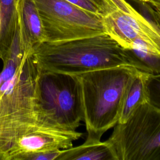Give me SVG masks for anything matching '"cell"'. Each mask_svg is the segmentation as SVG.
<instances>
[{
  "instance_id": "cell-12",
  "label": "cell",
  "mask_w": 160,
  "mask_h": 160,
  "mask_svg": "<svg viewBox=\"0 0 160 160\" xmlns=\"http://www.w3.org/2000/svg\"><path fill=\"white\" fill-rule=\"evenodd\" d=\"M58 160H117L115 152L106 140L86 142L64 149Z\"/></svg>"
},
{
  "instance_id": "cell-8",
  "label": "cell",
  "mask_w": 160,
  "mask_h": 160,
  "mask_svg": "<svg viewBox=\"0 0 160 160\" xmlns=\"http://www.w3.org/2000/svg\"><path fill=\"white\" fill-rule=\"evenodd\" d=\"M82 136L83 133L76 130L39 128L19 138L6 152L4 160H19L26 154L67 149Z\"/></svg>"
},
{
  "instance_id": "cell-13",
  "label": "cell",
  "mask_w": 160,
  "mask_h": 160,
  "mask_svg": "<svg viewBox=\"0 0 160 160\" xmlns=\"http://www.w3.org/2000/svg\"><path fill=\"white\" fill-rule=\"evenodd\" d=\"M124 49L132 66L150 74H160V54L139 45Z\"/></svg>"
},
{
  "instance_id": "cell-7",
  "label": "cell",
  "mask_w": 160,
  "mask_h": 160,
  "mask_svg": "<svg viewBox=\"0 0 160 160\" xmlns=\"http://www.w3.org/2000/svg\"><path fill=\"white\" fill-rule=\"evenodd\" d=\"M102 16L106 31L124 49L142 44L149 51L160 54V29L138 12L126 0H103Z\"/></svg>"
},
{
  "instance_id": "cell-9",
  "label": "cell",
  "mask_w": 160,
  "mask_h": 160,
  "mask_svg": "<svg viewBox=\"0 0 160 160\" xmlns=\"http://www.w3.org/2000/svg\"><path fill=\"white\" fill-rule=\"evenodd\" d=\"M18 26L33 49L45 42L41 19L34 0H20Z\"/></svg>"
},
{
  "instance_id": "cell-17",
  "label": "cell",
  "mask_w": 160,
  "mask_h": 160,
  "mask_svg": "<svg viewBox=\"0 0 160 160\" xmlns=\"http://www.w3.org/2000/svg\"><path fill=\"white\" fill-rule=\"evenodd\" d=\"M144 6L145 7L149 15L148 19L154 22L160 29V12L156 11L149 6L144 5Z\"/></svg>"
},
{
  "instance_id": "cell-6",
  "label": "cell",
  "mask_w": 160,
  "mask_h": 160,
  "mask_svg": "<svg viewBox=\"0 0 160 160\" xmlns=\"http://www.w3.org/2000/svg\"><path fill=\"white\" fill-rule=\"evenodd\" d=\"M45 42H62L106 33L102 16L66 0H34Z\"/></svg>"
},
{
  "instance_id": "cell-10",
  "label": "cell",
  "mask_w": 160,
  "mask_h": 160,
  "mask_svg": "<svg viewBox=\"0 0 160 160\" xmlns=\"http://www.w3.org/2000/svg\"><path fill=\"white\" fill-rule=\"evenodd\" d=\"M150 73L138 70L126 88L118 123L126 122L141 104L149 102L148 79Z\"/></svg>"
},
{
  "instance_id": "cell-16",
  "label": "cell",
  "mask_w": 160,
  "mask_h": 160,
  "mask_svg": "<svg viewBox=\"0 0 160 160\" xmlns=\"http://www.w3.org/2000/svg\"><path fill=\"white\" fill-rule=\"evenodd\" d=\"M63 149L29 154L22 156L19 160H58Z\"/></svg>"
},
{
  "instance_id": "cell-18",
  "label": "cell",
  "mask_w": 160,
  "mask_h": 160,
  "mask_svg": "<svg viewBox=\"0 0 160 160\" xmlns=\"http://www.w3.org/2000/svg\"><path fill=\"white\" fill-rule=\"evenodd\" d=\"M139 2L144 5H147L152 8L154 10L160 12V0H132Z\"/></svg>"
},
{
  "instance_id": "cell-2",
  "label": "cell",
  "mask_w": 160,
  "mask_h": 160,
  "mask_svg": "<svg viewBox=\"0 0 160 160\" xmlns=\"http://www.w3.org/2000/svg\"><path fill=\"white\" fill-rule=\"evenodd\" d=\"M138 70L132 66L121 65L76 74L87 131L84 142L101 141L102 135L118 122L126 88Z\"/></svg>"
},
{
  "instance_id": "cell-1",
  "label": "cell",
  "mask_w": 160,
  "mask_h": 160,
  "mask_svg": "<svg viewBox=\"0 0 160 160\" xmlns=\"http://www.w3.org/2000/svg\"><path fill=\"white\" fill-rule=\"evenodd\" d=\"M0 72V160L14 142L39 128L36 107V84L39 66L33 48L18 24L8 57Z\"/></svg>"
},
{
  "instance_id": "cell-4",
  "label": "cell",
  "mask_w": 160,
  "mask_h": 160,
  "mask_svg": "<svg viewBox=\"0 0 160 160\" xmlns=\"http://www.w3.org/2000/svg\"><path fill=\"white\" fill-rule=\"evenodd\" d=\"M36 92L38 114L42 126L76 130L83 121V111L80 83L76 74L40 68Z\"/></svg>"
},
{
  "instance_id": "cell-14",
  "label": "cell",
  "mask_w": 160,
  "mask_h": 160,
  "mask_svg": "<svg viewBox=\"0 0 160 160\" xmlns=\"http://www.w3.org/2000/svg\"><path fill=\"white\" fill-rule=\"evenodd\" d=\"M147 86L149 102L160 109V74H150Z\"/></svg>"
},
{
  "instance_id": "cell-3",
  "label": "cell",
  "mask_w": 160,
  "mask_h": 160,
  "mask_svg": "<svg viewBox=\"0 0 160 160\" xmlns=\"http://www.w3.org/2000/svg\"><path fill=\"white\" fill-rule=\"evenodd\" d=\"M33 55L41 68L72 74L132 66L125 49L106 33L62 42H44L33 49Z\"/></svg>"
},
{
  "instance_id": "cell-5",
  "label": "cell",
  "mask_w": 160,
  "mask_h": 160,
  "mask_svg": "<svg viewBox=\"0 0 160 160\" xmlns=\"http://www.w3.org/2000/svg\"><path fill=\"white\" fill-rule=\"evenodd\" d=\"M117 160H160V109L149 102L123 123H117L106 140Z\"/></svg>"
},
{
  "instance_id": "cell-11",
  "label": "cell",
  "mask_w": 160,
  "mask_h": 160,
  "mask_svg": "<svg viewBox=\"0 0 160 160\" xmlns=\"http://www.w3.org/2000/svg\"><path fill=\"white\" fill-rule=\"evenodd\" d=\"M20 0H0V59L8 56L18 24Z\"/></svg>"
},
{
  "instance_id": "cell-15",
  "label": "cell",
  "mask_w": 160,
  "mask_h": 160,
  "mask_svg": "<svg viewBox=\"0 0 160 160\" xmlns=\"http://www.w3.org/2000/svg\"><path fill=\"white\" fill-rule=\"evenodd\" d=\"M84 10L102 16L104 11L103 0H66Z\"/></svg>"
}]
</instances>
